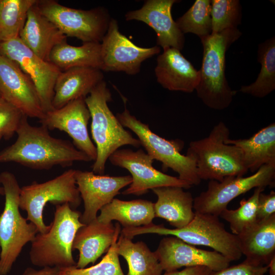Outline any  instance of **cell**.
Returning a JSON list of instances; mask_svg holds the SVG:
<instances>
[{"instance_id":"38","label":"cell","mask_w":275,"mask_h":275,"mask_svg":"<svg viewBox=\"0 0 275 275\" xmlns=\"http://www.w3.org/2000/svg\"><path fill=\"white\" fill-rule=\"evenodd\" d=\"M275 214V192L271 190L265 194L259 195L257 207V218L261 220Z\"/></svg>"},{"instance_id":"39","label":"cell","mask_w":275,"mask_h":275,"mask_svg":"<svg viewBox=\"0 0 275 275\" xmlns=\"http://www.w3.org/2000/svg\"><path fill=\"white\" fill-rule=\"evenodd\" d=\"M213 271L204 266L185 267L181 270L165 272L161 275H210Z\"/></svg>"},{"instance_id":"23","label":"cell","mask_w":275,"mask_h":275,"mask_svg":"<svg viewBox=\"0 0 275 275\" xmlns=\"http://www.w3.org/2000/svg\"><path fill=\"white\" fill-rule=\"evenodd\" d=\"M19 37L37 56L48 62L53 48L67 40V37L40 13L36 3L28 11Z\"/></svg>"},{"instance_id":"24","label":"cell","mask_w":275,"mask_h":275,"mask_svg":"<svg viewBox=\"0 0 275 275\" xmlns=\"http://www.w3.org/2000/svg\"><path fill=\"white\" fill-rule=\"evenodd\" d=\"M103 77L102 71L90 67H77L62 71L54 85L53 108L58 109L76 99L86 98Z\"/></svg>"},{"instance_id":"17","label":"cell","mask_w":275,"mask_h":275,"mask_svg":"<svg viewBox=\"0 0 275 275\" xmlns=\"http://www.w3.org/2000/svg\"><path fill=\"white\" fill-rule=\"evenodd\" d=\"M154 252L165 272L196 266H204L215 272L229 266L231 262L215 251L197 248L173 236L163 238Z\"/></svg>"},{"instance_id":"22","label":"cell","mask_w":275,"mask_h":275,"mask_svg":"<svg viewBox=\"0 0 275 275\" xmlns=\"http://www.w3.org/2000/svg\"><path fill=\"white\" fill-rule=\"evenodd\" d=\"M244 261L255 265H267L275 257V214L258 220L236 235Z\"/></svg>"},{"instance_id":"6","label":"cell","mask_w":275,"mask_h":275,"mask_svg":"<svg viewBox=\"0 0 275 275\" xmlns=\"http://www.w3.org/2000/svg\"><path fill=\"white\" fill-rule=\"evenodd\" d=\"M230 130L219 121L209 135L191 141L186 155L195 160L201 180L222 181L230 176H243L248 171L241 150L225 141L230 139Z\"/></svg>"},{"instance_id":"8","label":"cell","mask_w":275,"mask_h":275,"mask_svg":"<svg viewBox=\"0 0 275 275\" xmlns=\"http://www.w3.org/2000/svg\"><path fill=\"white\" fill-rule=\"evenodd\" d=\"M116 117L124 127L136 134L148 154L161 162L164 171L172 169L178 174L179 179L191 186L200 183L201 180L198 175L195 159L191 156L181 153L184 147L182 141L168 140L159 136L126 108L122 113H117Z\"/></svg>"},{"instance_id":"41","label":"cell","mask_w":275,"mask_h":275,"mask_svg":"<svg viewBox=\"0 0 275 275\" xmlns=\"http://www.w3.org/2000/svg\"><path fill=\"white\" fill-rule=\"evenodd\" d=\"M267 267L269 275H275V257L271 260Z\"/></svg>"},{"instance_id":"25","label":"cell","mask_w":275,"mask_h":275,"mask_svg":"<svg viewBox=\"0 0 275 275\" xmlns=\"http://www.w3.org/2000/svg\"><path fill=\"white\" fill-rule=\"evenodd\" d=\"M178 186L152 189L157 196L154 203L155 217L164 219L174 228H181L194 218V200L191 194Z\"/></svg>"},{"instance_id":"43","label":"cell","mask_w":275,"mask_h":275,"mask_svg":"<svg viewBox=\"0 0 275 275\" xmlns=\"http://www.w3.org/2000/svg\"><path fill=\"white\" fill-rule=\"evenodd\" d=\"M1 98V94H0V98Z\"/></svg>"},{"instance_id":"5","label":"cell","mask_w":275,"mask_h":275,"mask_svg":"<svg viewBox=\"0 0 275 275\" xmlns=\"http://www.w3.org/2000/svg\"><path fill=\"white\" fill-rule=\"evenodd\" d=\"M120 233L131 239L147 233L173 236L194 245L210 247L230 261L238 260L242 255L236 235L227 231L218 216L209 214L195 212L193 220L181 228L169 229L152 223L145 226L123 228Z\"/></svg>"},{"instance_id":"40","label":"cell","mask_w":275,"mask_h":275,"mask_svg":"<svg viewBox=\"0 0 275 275\" xmlns=\"http://www.w3.org/2000/svg\"><path fill=\"white\" fill-rule=\"evenodd\" d=\"M60 270L61 269L57 267H44L39 270L28 267L21 275H59Z\"/></svg>"},{"instance_id":"1","label":"cell","mask_w":275,"mask_h":275,"mask_svg":"<svg viewBox=\"0 0 275 275\" xmlns=\"http://www.w3.org/2000/svg\"><path fill=\"white\" fill-rule=\"evenodd\" d=\"M22 119L14 143L0 151V162H14L35 170H49L56 166H71L74 161L92 160L69 141L51 136L44 126H32Z\"/></svg>"},{"instance_id":"35","label":"cell","mask_w":275,"mask_h":275,"mask_svg":"<svg viewBox=\"0 0 275 275\" xmlns=\"http://www.w3.org/2000/svg\"><path fill=\"white\" fill-rule=\"evenodd\" d=\"M120 231L116 233L111 246L99 263L87 268H77L74 266L61 269L59 275H124L116 250Z\"/></svg>"},{"instance_id":"16","label":"cell","mask_w":275,"mask_h":275,"mask_svg":"<svg viewBox=\"0 0 275 275\" xmlns=\"http://www.w3.org/2000/svg\"><path fill=\"white\" fill-rule=\"evenodd\" d=\"M0 94L28 117L44 115L36 88L30 77L14 62L0 54Z\"/></svg>"},{"instance_id":"15","label":"cell","mask_w":275,"mask_h":275,"mask_svg":"<svg viewBox=\"0 0 275 275\" xmlns=\"http://www.w3.org/2000/svg\"><path fill=\"white\" fill-rule=\"evenodd\" d=\"M90 118L85 98L81 97L60 108L45 112L39 122L48 130L58 129L65 132L72 139L74 146L94 161L97 150L88 130Z\"/></svg>"},{"instance_id":"32","label":"cell","mask_w":275,"mask_h":275,"mask_svg":"<svg viewBox=\"0 0 275 275\" xmlns=\"http://www.w3.org/2000/svg\"><path fill=\"white\" fill-rule=\"evenodd\" d=\"M211 1L197 0L176 22L183 34L197 35L200 39L212 33Z\"/></svg>"},{"instance_id":"26","label":"cell","mask_w":275,"mask_h":275,"mask_svg":"<svg viewBox=\"0 0 275 275\" xmlns=\"http://www.w3.org/2000/svg\"><path fill=\"white\" fill-rule=\"evenodd\" d=\"M225 143L241 150L244 166L252 173L264 165L275 164L274 123L262 128L249 139H229Z\"/></svg>"},{"instance_id":"37","label":"cell","mask_w":275,"mask_h":275,"mask_svg":"<svg viewBox=\"0 0 275 275\" xmlns=\"http://www.w3.org/2000/svg\"><path fill=\"white\" fill-rule=\"evenodd\" d=\"M267 265H255L245 261L218 271H213L210 275H265Z\"/></svg>"},{"instance_id":"21","label":"cell","mask_w":275,"mask_h":275,"mask_svg":"<svg viewBox=\"0 0 275 275\" xmlns=\"http://www.w3.org/2000/svg\"><path fill=\"white\" fill-rule=\"evenodd\" d=\"M121 231L119 223H103L97 218L81 227L77 232L72 250L79 252L75 267L85 268L96 261L111 246L116 233Z\"/></svg>"},{"instance_id":"4","label":"cell","mask_w":275,"mask_h":275,"mask_svg":"<svg viewBox=\"0 0 275 275\" xmlns=\"http://www.w3.org/2000/svg\"><path fill=\"white\" fill-rule=\"evenodd\" d=\"M81 215L68 203L56 205L48 231L37 233L31 242V262L41 268L61 269L75 266L72 245L77 232L85 225L80 221Z\"/></svg>"},{"instance_id":"18","label":"cell","mask_w":275,"mask_h":275,"mask_svg":"<svg viewBox=\"0 0 275 275\" xmlns=\"http://www.w3.org/2000/svg\"><path fill=\"white\" fill-rule=\"evenodd\" d=\"M75 181L84 210L80 221L87 225L97 217V212L109 203L120 190L132 182L131 176H110L92 171L75 170Z\"/></svg>"},{"instance_id":"13","label":"cell","mask_w":275,"mask_h":275,"mask_svg":"<svg viewBox=\"0 0 275 275\" xmlns=\"http://www.w3.org/2000/svg\"><path fill=\"white\" fill-rule=\"evenodd\" d=\"M0 54L16 63L34 84L44 112L53 109L54 87L62 70L33 52L19 37L0 43Z\"/></svg>"},{"instance_id":"31","label":"cell","mask_w":275,"mask_h":275,"mask_svg":"<svg viewBox=\"0 0 275 275\" xmlns=\"http://www.w3.org/2000/svg\"><path fill=\"white\" fill-rule=\"evenodd\" d=\"M37 0H0V43L19 37L28 11Z\"/></svg>"},{"instance_id":"27","label":"cell","mask_w":275,"mask_h":275,"mask_svg":"<svg viewBox=\"0 0 275 275\" xmlns=\"http://www.w3.org/2000/svg\"><path fill=\"white\" fill-rule=\"evenodd\" d=\"M154 217V203L151 201L142 199L123 201L114 198L100 209L97 219L103 223L116 220L123 228H131L149 225Z\"/></svg>"},{"instance_id":"9","label":"cell","mask_w":275,"mask_h":275,"mask_svg":"<svg viewBox=\"0 0 275 275\" xmlns=\"http://www.w3.org/2000/svg\"><path fill=\"white\" fill-rule=\"evenodd\" d=\"M75 170L69 169L47 181L21 187L19 208L27 213L26 219L37 227L38 233L48 231L50 225L43 220L44 208L47 203L55 206L69 204L73 209L80 204L81 199L75 181Z\"/></svg>"},{"instance_id":"14","label":"cell","mask_w":275,"mask_h":275,"mask_svg":"<svg viewBox=\"0 0 275 275\" xmlns=\"http://www.w3.org/2000/svg\"><path fill=\"white\" fill-rule=\"evenodd\" d=\"M100 44L102 71L124 72L129 75L138 73L144 61L160 51L157 45L142 47L134 44L120 32L118 23L113 18Z\"/></svg>"},{"instance_id":"20","label":"cell","mask_w":275,"mask_h":275,"mask_svg":"<svg viewBox=\"0 0 275 275\" xmlns=\"http://www.w3.org/2000/svg\"><path fill=\"white\" fill-rule=\"evenodd\" d=\"M157 82L170 91L192 93L200 81V72L175 48H167L157 58Z\"/></svg>"},{"instance_id":"19","label":"cell","mask_w":275,"mask_h":275,"mask_svg":"<svg viewBox=\"0 0 275 275\" xmlns=\"http://www.w3.org/2000/svg\"><path fill=\"white\" fill-rule=\"evenodd\" d=\"M176 0H147L141 8L128 11L125 15L127 21L144 22L152 28L157 35V45L166 49L175 48L180 50L184 44V36L173 20L171 14Z\"/></svg>"},{"instance_id":"11","label":"cell","mask_w":275,"mask_h":275,"mask_svg":"<svg viewBox=\"0 0 275 275\" xmlns=\"http://www.w3.org/2000/svg\"><path fill=\"white\" fill-rule=\"evenodd\" d=\"M274 179L275 164H266L249 176H230L221 181L209 180L206 190L194 200V211L219 216L232 200L253 188L274 186Z\"/></svg>"},{"instance_id":"29","label":"cell","mask_w":275,"mask_h":275,"mask_svg":"<svg viewBox=\"0 0 275 275\" xmlns=\"http://www.w3.org/2000/svg\"><path fill=\"white\" fill-rule=\"evenodd\" d=\"M119 256L126 261L127 275H161L163 270L154 252L143 241L133 242L132 239L120 233L117 241Z\"/></svg>"},{"instance_id":"33","label":"cell","mask_w":275,"mask_h":275,"mask_svg":"<svg viewBox=\"0 0 275 275\" xmlns=\"http://www.w3.org/2000/svg\"><path fill=\"white\" fill-rule=\"evenodd\" d=\"M264 189L262 187L255 188L253 195L249 199H243L240 202L238 208L235 210L227 208L219 214V216L229 223L232 234L238 235L257 222L258 198Z\"/></svg>"},{"instance_id":"28","label":"cell","mask_w":275,"mask_h":275,"mask_svg":"<svg viewBox=\"0 0 275 275\" xmlns=\"http://www.w3.org/2000/svg\"><path fill=\"white\" fill-rule=\"evenodd\" d=\"M49 60L62 71L77 67H90L102 71L101 44L86 42L75 46L69 44L66 40L53 48Z\"/></svg>"},{"instance_id":"12","label":"cell","mask_w":275,"mask_h":275,"mask_svg":"<svg viewBox=\"0 0 275 275\" xmlns=\"http://www.w3.org/2000/svg\"><path fill=\"white\" fill-rule=\"evenodd\" d=\"M114 166L124 168L131 174L132 182L122 192L124 195L140 196L149 189L165 186H178L184 189L191 187L178 177L170 176L155 169L154 159L142 149L133 151L118 149L109 157Z\"/></svg>"},{"instance_id":"7","label":"cell","mask_w":275,"mask_h":275,"mask_svg":"<svg viewBox=\"0 0 275 275\" xmlns=\"http://www.w3.org/2000/svg\"><path fill=\"white\" fill-rule=\"evenodd\" d=\"M5 191V205L0 215V275H7L23 247L37 234L36 226L28 223L19 211L21 187L15 175L8 171L0 174Z\"/></svg>"},{"instance_id":"10","label":"cell","mask_w":275,"mask_h":275,"mask_svg":"<svg viewBox=\"0 0 275 275\" xmlns=\"http://www.w3.org/2000/svg\"><path fill=\"white\" fill-rule=\"evenodd\" d=\"M40 13L67 37L86 42H101L111 19L108 11L98 7L90 10L70 8L54 0H37Z\"/></svg>"},{"instance_id":"34","label":"cell","mask_w":275,"mask_h":275,"mask_svg":"<svg viewBox=\"0 0 275 275\" xmlns=\"http://www.w3.org/2000/svg\"><path fill=\"white\" fill-rule=\"evenodd\" d=\"M212 34L237 28L241 23V9L238 0L211 1Z\"/></svg>"},{"instance_id":"36","label":"cell","mask_w":275,"mask_h":275,"mask_svg":"<svg viewBox=\"0 0 275 275\" xmlns=\"http://www.w3.org/2000/svg\"><path fill=\"white\" fill-rule=\"evenodd\" d=\"M25 116L4 99L0 98V139L12 137Z\"/></svg>"},{"instance_id":"42","label":"cell","mask_w":275,"mask_h":275,"mask_svg":"<svg viewBox=\"0 0 275 275\" xmlns=\"http://www.w3.org/2000/svg\"><path fill=\"white\" fill-rule=\"evenodd\" d=\"M1 140V139H0V141ZM0 195H3V196H4L5 195V191H4V187L1 186H0ZM0 251H1V250H0Z\"/></svg>"},{"instance_id":"30","label":"cell","mask_w":275,"mask_h":275,"mask_svg":"<svg viewBox=\"0 0 275 275\" xmlns=\"http://www.w3.org/2000/svg\"><path fill=\"white\" fill-rule=\"evenodd\" d=\"M257 60L261 64L258 77L253 83L241 87L240 92L263 98L275 89V39L272 37L258 46Z\"/></svg>"},{"instance_id":"3","label":"cell","mask_w":275,"mask_h":275,"mask_svg":"<svg viewBox=\"0 0 275 275\" xmlns=\"http://www.w3.org/2000/svg\"><path fill=\"white\" fill-rule=\"evenodd\" d=\"M112 100L111 91L104 80L85 98L91 118L92 138L97 150V156L91 167L96 174H104L107 159L121 147L141 146L139 139L124 128L109 109L107 103Z\"/></svg>"},{"instance_id":"2","label":"cell","mask_w":275,"mask_h":275,"mask_svg":"<svg viewBox=\"0 0 275 275\" xmlns=\"http://www.w3.org/2000/svg\"><path fill=\"white\" fill-rule=\"evenodd\" d=\"M241 35L237 28L225 30L201 39L203 54L197 95L208 107L223 110L231 103L236 91L232 90L226 78V53Z\"/></svg>"}]
</instances>
